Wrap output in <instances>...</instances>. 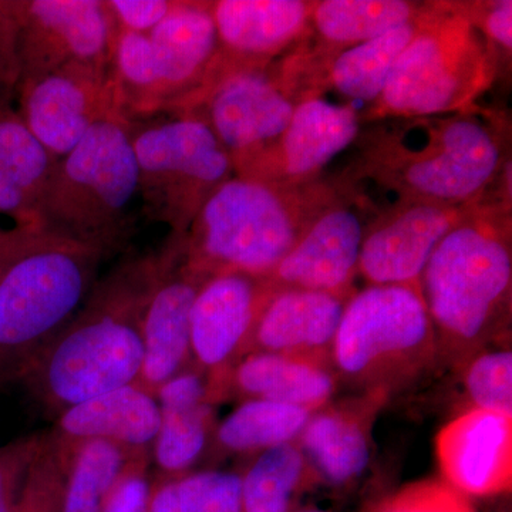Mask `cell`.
Segmentation results:
<instances>
[{"label": "cell", "instance_id": "30", "mask_svg": "<svg viewBox=\"0 0 512 512\" xmlns=\"http://www.w3.org/2000/svg\"><path fill=\"white\" fill-rule=\"evenodd\" d=\"M311 410L268 400H244L217 424L212 446L218 453L258 456L298 440Z\"/></svg>", "mask_w": 512, "mask_h": 512}, {"label": "cell", "instance_id": "37", "mask_svg": "<svg viewBox=\"0 0 512 512\" xmlns=\"http://www.w3.org/2000/svg\"><path fill=\"white\" fill-rule=\"evenodd\" d=\"M45 437L46 431H40L0 446V512L15 511L30 466Z\"/></svg>", "mask_w": 512, "mask_h": 512}, {"label": "cell", "instance_id": "38", "mask_svg": "<svg viewBox=\"0 0 512 512\" xmlns=\"http://www.w3.org/2000/svg\"><path fill=\"white\" fill-rule=\"evenodd\" d=\"M474 28L490 47L498 66L510 63L512 55V2H458Z\"/></svg>", "mask_w": 512, "mask_h": 512}, {"label": "cell", "instance_id": "15", "mask_svg": "<svg viewBox=\"0 0 512 512\" xmlns=\"http://www.w3.org/2000/svg\"><path fill=\"white\" fill-rule=\"evenodd\" d=\"M474 207L397 200L367 225L359 275L369 285L419 284L440 242Z\"/></svg>", "mask_w": 512, "mask_h": 512}, {"label": "cell", "instance_id": "13", "mask_svg": "<svg viewBox=\"0 0 512 512\" xmlns=\"http://www.w3.org/2000/svg\"><path fill=\"white\" fill-rule=\"evenodd\" d=\"M365 198L345 181L313 218L295 247L265 279L272 288L352 295L370 220Z\"/></svg>", "mask_w": 512, "mask_h": 512}, {"label": "cell", "instance_id": "25", "mask_svg": "<svg viewBox=\"0 0 512 512\" xmlns=\"http://www.w3.org/2000/svg\"><path fill=\"white\" fill-rule=\"evenodd\" d=\"M431 3L417 18L369 42L329 57L312 55L313 94L322 97L326 90H333L362 116L382 96L397 60L419 32Z\"/></svg>", "mask_w": 512, "mask_h": 512}, {"label": "cell", "instance_id": "32", "mask_svg": "<svg viewBox=\"0 0 512 512\" xmlns=\"http://www.w3.org/2000/svg\"><path fill=\"white\" fill-rule=\"evenodd\" d=\"M461 369L473 409L512 416L511 349L481 350Z\"/></svg>", "mask_w": 512, "mask_h": 512}, {"label": "cell", "instance_id": "16", "mask_svg": "<svg viewBox=\"0 0 512 512\" xmlns=\"http://www.w3.org/2000/svg\"><path fill=\"white\" fill-rule=\"evenodd\" d=\"M271 292L265 279L222 272L208 276L191 311L192 365L212 390L245 356L252 329Z\"/></svg>", "mask_w": 512, "mask_h": 512}, {"label": "cell", "instance_id": "31", "mask_svg": "<svg viewBox=\"0 0 512 512\" xmlns=\"http://www.w3.org/2000/svg\"><path fill=\"white\" fill-rule=\"evenodd\" d=\"M56 437L64 454L62 512H100L104 498L131 454L107 441Z\"/></svg>", "mask_w": 512, "mask_h": 512}, {"label": "cell", "instance_id": "19", "mask_svg": "<svg viewBox=\"0 0 512 512\" xmlns=\"http://www.w3.org/2000/svg\"><path fill=\"white\" fill-rule=\"evenodd\" d=\"M443 480L467 497H493L512 487V416L470 409L440 430Z\"/></svg>", "mask_w": 512, "mask_h": 512}, {"label": "cell", "instance_id": "12", "mask_svg": "<svg viewBox=\"0 0 512 512\" xmlns=\"http://www.w3.org/2000/svg\"><path fill=\"white\" fill-rule=\"evenodd\" d=\"M208 276L187 261L183 237L171 235L153 252V272L143 311V366L137 384L158 389L192 365L191 311Z\"/></svg>", "mask_w": 512, "mask_h": 512}, {"label": "cell", "instance_id": "1", "mask_svg": "<svg viewBox=\"0 0 512 512\" xmlns=\"http://www.w3.org/2000/svg\"><path fill=\"white\" fill-rule=\"evenodd\" d=\"M508 134L503 117L478 106L396 120L360 134L346 183L370 180L402 201L477 205L491 200V190L511 171Z\"/></svg>", "mask_w": 512, "mask_h": 512}, {"label": "cell", "instance_id": "29", "mask_svg": "<svg viewBox=\"0 0 512 512\" xmlns=\"http://www.w3.org/2000/svg\"><path fill=\"white\" fill-rule=\"evenodd\" d=\"M316 484L298 441L271 448L241 474L242 512H296L299 498Z\"/></svg>", "mask_w": 512, "mask_h": 512}, {"label": "cell", "instance_id": "33", "mask_svg": "<svg viewBox=\"0 0 512 512\" xmlns=\"http://www.w3.org/2000/svg\"><path fill=\"white\" fill-rule=\"evenodd\" d=\"M63 484V448L53 431H46L13 512H62Z\"/></svg>", "mask_w": 512, "mask_h": 512}, {"label": "cell", "instance_id": "9", "mask_svg": "<svg viewBox=\"0 0 512 512\" xmlns=\"http://www.w3.org/2000/svg\"><path fill=\"white\" fill-rule=\"evenodd\" d=\"M141 212L185 237L202 205L234 177V165L211 128L192 114L128 121Z\"/></svg>", "mask_w": 512, "mask_h": 512}, {"label": "cell", "instance_id": "27", "mask_svg": "<svg viewBox=\"0 0 512 512\" xmlns=\"http://www.w3.org/2000/svg\"><path fill=\"white\" fill-rule=\"evenodd\" d=\"M55 163L13 104L0 107V214L16 227L36 228Z\"/></svg>", "mask_w": 512, "mask_h": 512}, {"label": "cell", "instance_id": "10", "mask_svg": "<svg viewBox=\"0 0 512 512\" xmlns=\"http://www.w3.org/2000/svg\"><path fill=\"white\" fill-rule=\"evenodd\" d=\"M274 63L225 66L218 57L210 83L185 113L200 117L211 128L239 177L284 133L298 104L279 79Z\"/></svg>", "mask_w": 512, "mask_h": 512}, {"label": "cell", "instance_id": "39", "mask_svg": "<svg viewBox=\"0 0 512 512\" xmlns=\"http://www.w3.org/2000/svg\"><path fill=\"white\" fill-rule=\"evenodd\" d=\"M22 80L16 0H0V107L13 104Z\"/></svg>", "mask_w": 512, "mask_h": 512}, {"label": "cell", "instance_id": "24", "mask_svg": "<svg viewBox=\"0 0 512 512\" xmlns=\"http://www.w3.org/2000/svg\"><path fill=\"white\" fill-rule=\"evenodd\" d=\"M156 399L160 424L151 461L157 476L183 477L207 453L217 427L207 376L191 365L163 384Z\"/></svg>", "mask_w": 512, "mask_h": 512}, {"label": "cell", "instance_id": "2", "mask_svg": "<svg viewBox=\"0 0 512 512\" xmlns=\"http://www.w3.org/2000/svg\"><path fill=\"white\" fill-rule=\"evenodd\" d=\"M153 252L127 259L97 279L89 298L19 382L49 413L137 383L143 366L144 305Z\"/></svg>", "mask_w": 512, "mask_h": 512}, {"label": "cell", "instance_id": "11", "mask_svg": "<svg viewBox=\"0 0 512 512\" xmlns=\"http://www.w3.org/2000/svg\"><path fill=\"white\" fill-rule=\"evenodd\" d=\"M18 113L55 161L79 146L96 124L121 114L113 72L92 64H67L23 79Z\"/></svg>", "mask_w": 512, "mask_h": 512}, {"label": "cell", "instance_id": "28", "mask_svg": "<svg viewBox=\"0 0 512 512\" xmlns=\"http://www.w3.org/2000/svg\"><path fill=\"white\" fill-rule=\"evenodd\" d=\"M430 2L407 0H322L313 2L306 37L312 55L329 57L369 42L420 16Z\"/></svg>", "mask_w": 512, "mask_h": 512}, {"label": "cell", "instance_id": "23", "mask_svg": "<svg viewBox=\"0 0 512 512\" xmlns=\"http://www.w3.org/2000/svg\"><path fill=\"white\" fill-rule=\"evenodd\" d=\"M339 382L330 360L256 352L245 355L212 390V403L228 397L268 400L315 410L332 402Z\"/></svg>", "mask_w": 512, "mask_h": 512}, {"label": "cell", "instance_id": "21", "mask_svg": "<svg viewBox=\"0 0 512 512\" xmlns=\"http://www.w3.org/2000/svg\"><path fill=\"white\" fill-rule=\"evenodd\" d=\"M313 2L217 0L212 19L225 66H269L291 52L308 32Z\"/></svg>", "mask_w": 512, "mask_h": 512}, {"label": "cell", "instance_id": "14", "mask_svg": "<svg viewBox=\"0 0 512 512\" xmlns=\"http://www.w3.org/2000/svg\"><path fill=\"white\" fill-rule=\"evenodd\" d=\"M16 3L22 80L55 72L67 64L111 69L117 30L106 0Z\"/></svg>", "mask_w": 512, "mask_h": 512}, {"label": "cell", "instance_id": "22", "mask_svg": "<svg viewBox=\"0 0 512 512\" xmlns=\"http://www.w3.org/2000/svg\"><path fill=\"white\" fill-rule=\"evenodd\" d=\"M348 298L271 286L256 318L245 355L284 353L330 360V350Z\"/></svg>", "mask_w": 512, "mask_h": 512}, {"label": "cell", "instance_id": "3", "mask_svg": "<svg viewBox=\"0 0 512 512\" xmlns=\"http://www.w3.org/2000/svg\"><path fill=\"white\" fill-rule=\"evenodd\" d=\"M420 291L439 360L461 367L510 329L511 201L480 202L433 252Z\"/></svg>", "mask_w": 512, "mask_h": 512}, {"label": "cell", "instance_id": "5", "mask_svg": "<svg viewBox=\"0 0 512 512\" xmlns=\"http://www.w3.org/2000/svg\"><path fill=\"white\" fill-rule=\"evenodd\" d=\"M137 202L130 126L123 116H113L53 165L36 228L109 258L126 251L134 237Z\"/></svg>", "mask_w": 512, "mask_h": 512}, {"label": "cell", "instance_id": "41", "mask_svg": "<svg viewBox=\"0 0 512 512\" xmlns=\"http://www.w3.org/2000/svg\"><path fill=\"white\" fill-rule=\"evenodd\" d=\"M36 228L15 227L10 231H0V278L3 272L26 248L35 234Z\"/></svg>", "mask_w": 512, "mask_h": 512}, {"label": "cell", "instance_id": "4", "mask_svg": "<svg viewBox=\"0 0 512 512\" xmlns=\"http://www.w3.org/2000/svg\"><path fill=\"white\" fill-rule=\"evenodd\" d=\"M336 191L338 184L322 178L291 187L234 175L202 205L183 237L188 264L207 276L266 279Z\"/></svg>", "mask_w": 512, "mask_h": 512}, {"label": "cell", "instance_id": "35", "mask_svg": "<svg viewBox=\"0 0 512 512\" xmlns=\"http://www.w3.org/2000/svg\"><path fill=\"white\" fill-rule=\"evenodd\" d=\"M376 512H477L467 497L443 478L406 485L382 503Z\"/></svg>", "mask_w": 512, "mask_h": 512}, {"label": "cell", "instance_id": "18", "mask_svg": "<svg viewBox=\"0 0 512 512\" xmlns=\"http://www.w3.org/2000/svg\"><path fill=\"white\" fill-rule=\"evenodd\" d=\"M148 36L160 82L161 114L188 113L220 57L211 2L175 0L167 18Z\"/></svg>", "mask_w": 512, "mask_h": 512}, {"label": "cell", "instance_id": "6", "mask_svg": "<svg viewBox=\"0 0 512 512\" xmlns=\"http://www.w3.org/2000/svg\"><path fill=\"white\" fill-rule=\"evenodd\" d=\"M106 256L36 229L0 278V383L19 382L89 298Z\"/></svg>", "mask_w": 512, "mask_h": 512}, {"label": "cell", "instance_id": "36", "mask_svg": "<svg viewBox=\"0 0 512 512\" xmlns=\"http://www.w3.org/2000/svg\"><path fill=\"white\" fill-rule=\"evenodd\" d=\"M151 464V451L128 456L100 512H148L153 485Z\"/></svg>", "mask_w": 512, "mask_h": 512}, {"label": "cell", "instance_id": "7", "mask_svg": "<svg viewBox=\"0 0 512 512\" xmlns=\"http://www.w3.org/2000/svg\"><path fill=\"white\" fill-rule=\"evenodd\" d=\"M497 59L458 2H433L365 121L427 119L477 107Z\"/></svg>", "mask_w": 512, "mask_h": 512}, {"label": "cell", "instance_id": "17", "mask_svg": "<svg viewBox=\"0 0 512 512\" xmlns=\"http://www.w3.org/2000/svg\"><path fill=\"white\" fill-rule=\"evenodd\" d=\"M362 124L360 114L348 104L322 97L303 99L284 133L244 177L291 187L315 183L336 156L356 143Z\"/></svg>", "mask_w": 512, "mask_h": 512}, {"label": "cell", "instance_id": "40", "mask_svg": "<svg viewBox=\"0 0 512 512\" xmlns=\"http://www.w3.org/2000/svg\"><path fill=\"white\" fill-rule=\"evenodd\" d=\"M116 30L150 35L174 8L175 0H106Z\"/></svg>", "mask_w": 512, "mask_h": 512}, {"label": "cell", "instance_id": "20", "mask_svg": "<svg viewBox=\"0 0 512 512\" xmlns=\"http://www.w3.org/2000/svg\"><path fill=\"white\" fill-rule=\"evenodd\" d=\"M383 390L329 402L315 410L298 437L319 483L342 487L365 473L372 457V430L389 400Z\"/></svg>", "mask_w": 512, "mask_h": 512}, {"label": "cell", "instance_id": "43", "mask_svg": "<svg viewBox=\"0 0 512 512\" xmlns=\"http://www.w3.org/2000/svg\"><path fill=\"white\" fill-rule=\"evenodd\" d=\"M363 512H376V505H370V507Z\"/></svg>", "mask_w": 512, "mask_h": 512}, {"label": "cell", "instance_id": "44", "mask_svg": "<svg viewBox=\"0 0 512 512\" xmlns=\"http://www.w3.org/2000/svg\"><path fill=\"white\" fill-rule=\"evenodd\" d=\"M296 512H329V511H323V510H303V511H296Z\"/></svg>", "mask_w": 512, "mask_h": 512}, {"label": "cell", "instance_id": "26", "mask_svg": "<svg viewBox=\"0 0 512 512\" xmlns=\"http://www.w3.org/2000/svg\"><path fill=\"white\" fill-rule=\"evenodd\" d=\"M158 424L156 397L133 383L64 410L52 431L60 439L107 441L136 454L151 451Z\"/></svg>", "mask_w": 512, "mask_h": 512}, {"label": "cell", "instance_id": "42", "mask_svg": "<svg viewBox=\"0 0 512 512\" xmlns=\"http://www.w3.org/2000/svg\"><path fill=\"white\" fill-rule=\"evenodd\" d=\"M148 512H183L178 501L175 478L153 477Z\"/></svg>", "mask_w": 512, "mask_h": 512}, {"label": "cell", "instance_id": "8", "mask_svg": "<svg viewBox=\"0 0 512 512\" xmlns=\"http://www.w3.org/2000/svg\"><path fill=\"white\" fill-rule=\"evenodd\" d=\"M439 362L420 285H367L346 301L330 350L338 382L392 394Z\"/></svg>", "mask_w": 512, "mask_h": 512}, {"label": "cell", "instance_id": "34", "mask_svg": "<svg viewBox=\"0 0 512 512\" xmlns=\"http://www.w3.org/2000/svg\"><path fill=\"white\" fill-rule=\"evenodd\" d=\"M183 512H242L241 474L190 471L175 478Z\"/></svg>", "mask_w": 512, "mask_h": 512}]
</instances>
